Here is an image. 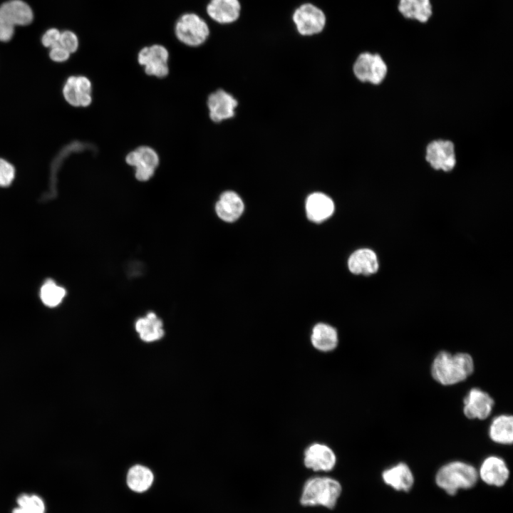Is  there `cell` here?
I'll return each instance as SVG.
<instances>
[{
    "mask_svg": "<svg viewBox=\"0 0 513 513\" xmlns=\"http://www.w3.org/2000/svg\"><path fill=\"white\" fill-rule=\"evenodd\" d=\"M152 482V472L146 467L137 465L132 467L128 472V485L135 492L146 491L151 486Z\"/></svg>",
    "mask_w": 513,
    "mask_h": 513,
    "instance_id": "25",
    "label": "cell"
},
{
    "mask_svg": "<svg viewBox=\"0 0 513 513\" xmlns=\"http://www.w3.org/2000/svg\"><path fill=\"white\" fill-rule=\"evenodd\" d=\"M125 162L135 167V177L138 181L146 182L154 176L160 165V156L154 148L141 145L126 155Z\"/></svg>",
    "mask_w": 513,
    "mask_h": 513,
    "instance_id": "7",
    "label": "cell"
},
{
    "mask_svg": "<svg viewBox=\"0 0 513 513\" xmlns=\"http://www.w3.org/2000/svg\"><path fill=\"white\" fill-rule=\"evenodd\" d=\"M397 10L403 19L419 24L428 23L433 15L431 0H398Z\"/></svg>",
    "mask_w": 513,
    "mask_h": 513,
    "instance_id": "15",
    "label": "cell"
},
{
    "mask_svg": "<svg viewBox=\"0 0 513 513\" xmlns=\"http://www.w3.org/2000/svg\"><path fill=\"white\" fill-rule=\"evenodd\" d=\"M349 271L365 276L375 274L379 268L376 254L370 249H360L351 254L348 260Z\"/></svg>",
    "mask_w": 513,
    "mask_h": 513,
    "instance_id": "19",
    "label": "cell"
},
{
    "mask_svg": "<svg viewBox=\"0 0 513 513\" xmlns=\"http://www.w3.org/2000/svg\"><path fill=\"white\" fill-rule=\"evenodd\" d=\"M61 33L56 28H50L46 31L41 38L42 44L47 48H51L59 45Z\"/></svg>",
    "mask_w": 513,
    "mask_h": 513,
    "instance_id": "31",
    "label": "cell"
},
{
    "mask_svg": "<svg viewBox=\"0 0 513 513\" xmlns=\"http://www.w3.org/2000/svg\"><path fill=\"white\" fill-rule=\"evenodd\" d=\"M206 12L214 21L229 24L235 22L240 16L241 4L239 0H209Z\"/></svg>",
    "mask_w": 513,
    "mask_h": 513,
    "instance_id": "14",
    "label": "cell"
},
{
    "mask_svg": "<svg viewBox=\"0 0 513 513\" xmlns=\"http://www.w3.org/2000/svg\"><path fill=\"white\" fill-rule=\"evenodd\" d=\"M304 455L305 466L314 471H330L336 463L333 450L327 445L320 442L309 445Z\"/></svg>",
    "mask_w": 513,
    "mask_h": 513,
    "instance_id": "12",
    "label": "cell"
},
{
    "mask_svg": "<svg viewBox=\"0 0 513 513\" xmlns=\"http://www.w3.org/2000/svg\"><path fill=\"white\" fill-rule=\"evenodd\" d=\"M135 329L140 338L146 342L159 340L164 335L162 322L154 312L139 318L135 323Z\"/></svg>",
    "mask_w": 513,
    "mask_h": 513,
    "instance_id": "24",
    "label": "cell"
},
{
    "mask_svg": "<svg viewBox=\"0 0 513 513\" xmlns=\"http://www.w3.org/2000/svg\"><path fill=\"white\" fill-rule=\"evenodd\" d=\"M70 56L71 53L60 45L50 48L49 57L54 62L62 63L66 61Z\"/></svg>",
    "mask_w": 513,
    "mask_h": 513,
    "instance_id": "32",
    "label": "cell"
},
{
    "mask_svg": "<svg viewBox=\"0 0 513 513\" xmlns=\"http://www.w3.org/2000/svg\"><path fill=\"white\" fill-rule=\"evenodd\" d=\"M16 170L14 165L7 160L0 157V187L9 186L14 177Z\"/></svg>",
    "mask_w": 513,
    "mask_h": 513,
    "instance_id": "28",
    "label": "cell"
},
{
    "mask_svg": "<svg viewBox=\"0 0 513 513\" xmlns=\"http://www.w3.org/2000/svg\"><path fill=\"white\" fill-rule=\"evenodd\" d=\"M18 507L12 513H45V504L37 495L22 494L17 498Z\"/></svg>",
    "mask_w": 513,
    "mask_h": 513,
    "instance_id": "27",
    "label": "cell"
},
{
    "mask_svg": "<svg viewBox=\"0 0 513 513\" xmlns=\"http://www.w3.org/2000/svg\"><path fill=\"white\" fill-rule=\"evenodd\" d=\"M15 26L0 14V41H10L14 33Z\"/></svg>",
    "mask_w": 513,
    "mask_h": 513,
    "instance_id": "30",
    "label": "cell"
},
{
    "mask_svg": "<svg viewBox=\"0 0 513 513\" xmlns=\"http://www.w3.org/2000/svg\"><path fill=\"white\" fill-rule=\"evenodd\" d=\"M490 439L496 443L511 445L513 441V418L510 415L495 417L489 428Z\"/></svg>",
    "mask_w": 513,
    "mask_h": 513,
    "instance_id": "23",
    "label": "cell"
},
{
    "mask_svg": "<svg viewBox=\"0 0 513 513\" xmlns=\"http://www.w3.org/2000/svg\"><path fill=\"white\" fill-rule=\"evenodd\" d=\"M305 209L308 219L320 223L329 218L334 212V203L330 197L322 192H314L306 200Z\"/></svg>",
    "mask_w": 513,
    "mask_h": 513,
    "instance_id": "16",
    "label": "cell"
},
{
    "mask_svg": "<svg viewBox=\"0 0 513 513\" xmlns=\"http://www.w3.org/2000/svg\"><path fill=\"white\" fill-rule=\"evenodd\" d=\"M174 33L177 39L190 47H198L208 39L210 30L207 23L198 14L187 12L176 21Z\"/></svg>",
    "mask_w": 513,
    "mask_h": 513,
    "instance_id": "4",
    "label": "cell"
},
{
    "mask_svg": "<svg viewBox=\"0 0 513 513\" xmlns=\"http://www.w3.org/2000/svg\"><path fill=\"white\" fill-rule=\"evenodd\" d=\"M169 57L167 48L156 43L142 47L138 53V62L147 75L162 78L170 73Z\"/></svg>",
    "mask_w": 513,
    "mask_h": 513,
    "instance_id": "6",
    "label": "cell"
},
{
    "mask_svg": "<svg viewBox=\"0 0 513 513\" xmlns=\"http://www.w3.org/2000/svg\"><path fill=\"white\" fill-rule=\"evenodd\" d=\"M353 71L360 81L379 85L386 77L388 66L380 53L364 51L356 58Z\"/></svg>",
    "mask_w": 513,
    "mask_h": 513,
    "instance_id": "5",
    "label": "cell"
},
{
    "mask_svg": "<svg viewBox=\"0 0 513 513\" xmlns=\"http://www.w3.org/2000/svg\"><path fill=\"white\" fill-rule=\"evenodd\" d=\"M477 478V471L472 465L455 461L443 465L437 471L435 482L448 494L454 495L459 489L472 487Z\"/></svg>",
    "mask_w": 513,
    "mask_h": 513,
    "instance_id": "2",
    "label": "cell"
},
{
    "mask_svg": "<svg viewBox=\"0 0 513 513\" xmlns=\"http://www.w3.org/2000/svg\"><path fill=\"white\" fill-rule=\"evenodd\" d=\"M63 95L71 106L88 107L93 100L92 83L85 76H71L63 87Z\"/></svg>",
    "mask_w": 513,
    "mask_h": 513,
    "instance_id": "10",
    "label": "cell"
},
{
    "mask_svg": "<svg viewBox=\"0 0 513 513\" xmlns=\"http://www.w3.org/2000/svg\"><path fill=\"white\" fill-rule=\"evenodd\" d=\"M237 105L235 98L223 89L212 93L207 100L209 116L214 123L233 118Z\"/></svg>",
    "mask_w": 513,
    "mask_h": 513,
    "instance_id": "11",
    "label": "cell"
},
{
    "mask_svg": "<svg viewBox=\"0 0 513 513\" xmlns=\"http://www.w3.org/2000/svg\"><path fill=\"white\" fill-rule=\"evenodd\" d=\"M479 474L485 483L501 487L507 480L509 472L505 462L501 457L489 456L482 462Z\"/></svg>",
    "mask_w": 513,
    "mask_h": 513,
    "instance_id": "18",
    "label": "cell"
},
{
    "mask_svg": "<svg viewBox=\"0 0 513 513\" xmlns=\"http://www.w3.org/2000/svg\"><path fill=\"white\" fill-rule=\"evenodd\" d=\"M292 19L297 31L302 36H313L321 33L326 23L323 11L310 3L299 6L294 11Z\"/></svg>",
    "mask_w": 513,
    "mask_h": 513,
    "instance_id": "8",
    "label": "cell"
},
{
    "mask_svg": "<svg viewBox=\"0 0 513 513\" xmlns=\"http://www.w3.org/2000/svg\"><path fill=\"white\" fill-rule=\"evenodd\" d=\"M384 482L396 490L407 492L410 489L414 482V477L409 467L400 462L382 473Z\"/></svg>",
    "mask_w": 513,
    "mask_h": 513,
    "instance_id": "22",
    "label": "cell"
},
{
    "mask_svg": "<svg viewBox=\"0 0 513 513\" xmlns=\"http://www.w3.org/2000/svg\"><path fill=\"white\" fill-rule=\"evenodd\" d=\"M474 370L472 356L466 353L452 354L440 351L431 366L432 378L443 385H451L465 380Z\"/></svg>",
    "mask_w": 513,
    "mask_h": 513,
    "instance_id": "1",
    "label": "cell"
},
{
    "mask_svg": "<svg viewBox=\"0 0 513 513\" xmlns=\"http://www.w3.org/2000/svg\"><path fill=\"white\" fill-rule=\"evenodd\" d=\"M493 398L480 388H472L464 398L463 412L470 419H486L491 413Z\"/></svg>",
    "mask_w": 513,
    "mask_h": 513,
    "instance_id": "13",
    "label": "cell"
},
{
    "mask_svg": "<svg viewBox=\"0 0 513 513\" xmlns=\"http://www.w3.org/2000/svg\"><path fill=\"white\" fill-rule=\"evenodd\" d=\"M59 45L68 51L71 54L75 53L79 46L78 36L71 31H65L61 33Z\"/></svg>",
    "mask_w": 513,
    "mask_h": 513,
    "instance_id": "29",
    "label": "cell"
},
{
    "mask_svg": "<svg viewBox=\"0 0 513 513\" xmlns=\"http://www.w3.org/2000/svg\"><path fill=\"white\" fill-rule=\"evenodd\" d=\"M425 160L434 170L451 171L456 165L453 142L441 139L430 142L425 149Z\"/></svg>",
    "mask_w": 513,
    "mask_h": 513,
    "instance_id": "9",
    "label": "cell"
},
{
    "mask_svg": "<svg viewBox=\"0 0 513 513\" xmlns=\"http://www.w3.org/2000/svg\"><path fill=\"white\" fill-rule=\"evenodd\" d=\"M310 340L315 349L328 353L335 350L338 346V335L336 329L332 326L318 323L312 328Z\"/></svg>",
    "mask_w": 513,
    "mask_h": 513,
    "instance_id": "20",
    "label": "cell"
},
{
    "mask_svg": "<svg viewBox=\"0 0 513 513\" xmlns=\"http://www.w3.org/2000/svg\"><path fill=\"white\" fill-rule=\"evenodd\" d=\"M342 488L340 483L330 477H314L309 480L303 489L301 503L304 506L322 505L333 509Z\"/></svg>",
    "mask_w": 513,
    "mask_h": 513,
    "instance_id": "3",
    "label": "cell"
},
{
    "mask_svg": "<svg viewBox=\"0 0 513 513\" xmlns=\"http://www.w3.org/2000/svg\"><path fill=\"white\" fill-rule=\"evenodd\" d=\"M244 209V202L235 192H222L215 205L217 216L223 221L233 222L238 219Z\"/></svg>",
    "mask_w": 513,
    "mask_h": 513,
    "instance_id": "17",
    "label": "cell"
},
{
    "mask_svg": "<svg viewBox=\"0 0 513 513\" xmlns=\"http://www.w3.org/2000/svg\"><path fill=\"white\" fill-rule=\"evenodd\" d=\"M0 14L14 26H26L33 19L31 7L21 0H11L0 6Z\"/></svg>",
    "mask_w": 513,
    "mask_h": 513,
    "instance_id": "21",
    "label": "cell"
},
{
    "mask_svg": "<svg viewBox=\"0 0 513 513\" xmlns=\"http://www.w3.org/2000/svg\"><path fill=\"white\" fill-rule=\"evenodd\" d=\"M65 295L66 290L51 279L47 280L40 291L41 301L48 307H55L60 304Z\"/></svg>",
    "mask_w": 513,
    "mask_h": 513,
    "instance_id": "26",
    "label": "cell"
}]
</instances>
